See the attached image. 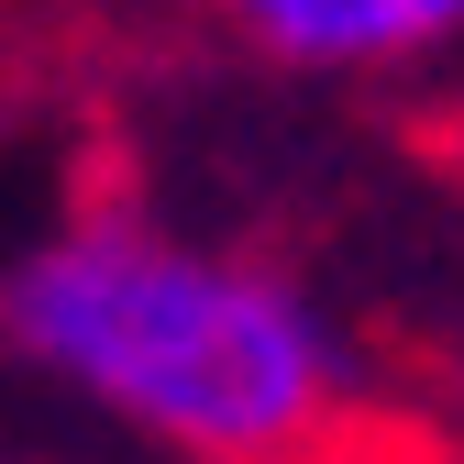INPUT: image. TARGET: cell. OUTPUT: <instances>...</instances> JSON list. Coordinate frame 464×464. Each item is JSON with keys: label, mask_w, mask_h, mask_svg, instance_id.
Masks as SVG:
<instances>
[{"label": "cell", "mask_w": 464, "mask_h": 464, "mask_svg": "<svg viewBox=\"0 0 464 464\" xmlns=\"http://www.w3.org/2000/svg\"><path fill=\"white\" fill-rule=\"evenodd\" d=\"M255 55L276 67H310V78H343V67H410V55H442L464 34V0H232Z\"/></svg>", "instance_id": "obj_2"}, {"label": "cell", "mask_w": 464, "mask_h": 464, "mask_svg": "<svg viewBox=\"0 0 464 464\" xmlns=\"http://www.w3.org/2000/svg\"><path fill=\"white\" fill-rule=\"evenodd\" d=\"M0 321L55 387L199 464H276L321 442L354 376L332 321L287 276L133 221H78L34 244L0 287Z\"/></svg>", "instance_id": "obj_1"}]
</instances>
